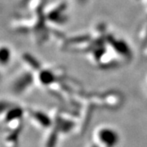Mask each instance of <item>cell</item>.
I'll list each match as a JSON object with an SVG mask.
<instances>
[{"mask_svg": "<svg viewBox=\"0 0 147 147\" xmlns=\"http://www.w3.org/2000/svg\"><path fill=\"white\" fill-rule=\"evenodd\" d=\"M9 58H10L9 50L7 47H0V64L4 65V64L7 63Z\"/></svg>", "mask_w": 147, "mask_h": 147, "instance_id": "1", "label": "cell"}]
</instances>
